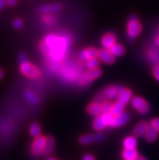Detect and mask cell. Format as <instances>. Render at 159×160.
Returning a JSON list of instances; mask_svg holds the SVG:
<instances>
[{
  "label": "cell",
  "mask_w": 159,
  "mask_h": 160,
  "mask_svg": "<svg viewBox=\"0 0 159 160\" xmlns=\"http://www.w3.org/2000/svg\"><path fill=\"white\" fill-rule=\"evenodd\" d=\"M123 145L124 149H136L137 146V141L134 137L129 136L123 140Z\"/></svg>",
  "instance_id": "44dd1931"
},
{
  "label": "cell",
  "mask_w": 159,
  "mask_h": 160,
  "mask_svg": "<svg viewBox=\"0 0 159 160\" xmlns=\"http://www.w3.org/2000/svg\"><path fill=\"white\" fill-rule=\"evenodd\" d=\"M17 1H18V0H6L7 3L11 7L15 6L16 4V2H17Z\"/></svg>",
  "instance_id": "e575fe53"
},
{
  "label": "cell",
  "mask_w": 159,
  "mask_h": 160,
  "mask_svg": "<svg viewBox=\"0 0 159 160\" xmlns=\"http://www.w3.org/2000/svg\"><path fill=\"white\" fill-rule=\"evenodd\" d=\"M117 98H118V101L123 103L124 105H127V103H129L132 101V92L130 89L122 87Z\"/></svg>",
  "instance_id": "8fae6325"
},
{
  "label": "cell",
  "mask_w": 159,
  "mask_h": 160,
  "mask_svg": "<svg viewBox=\"0 0 159 160\" xmlns=\"http://www.w3.org/2000/svg\"><path fill=\"white\" fill-rule=\"evenodd\" d=\"M18 60L19 63H24L25 61H28V58H27V55L24 54V53H20L18 56Z\"/></svg>",
  "instance_id": "1f68e13d"
},
{
  "label": "cell",
  "mask_w": 159,
  "mask_h": 160,
  "mask_svg": "<svg viewBox=\"0 0 159 160\" xmlns=\"http://www.w3.org/2000/svg\"><path fill=\"white\" fill-rule=\"evenodd\" d=\"M102 75V70L100 68L94 69V70H89L87 72L84 73L83 75L80 76L78 81V85L81 86H85L92 81H95L99 78Z\"/></svg>",
  "instance_id": "277c9868"
},
{
  "label": "cell",
  "mask_w": 159,
  "mask_h": 160,
  "mask_svg": "<svg viewBox=\"0 0 159 160\" xmlns=\"http://www.w3.org/2000/svg\"><path fill=\"white\" fill-rule=\"evenodd\" d=\"M136 160H148L147 158H145V157L143 156H141V155H138V157L137 158V159Z\"/></svg>",
  "instance_id": "74e56055"
},
{
  "label": "cell",
  "mask_w": 159,
  "mask_h": 160,
  "mask_svg": "<svg viewBox=\"0 0 159 160\" xmlns=\"http://www.w3.org/2000/svg\"><path fill=\"white\" fill-rule=\"evenodd\" d=\"M121 86H118V85H111L109 87L106 88L102 93L100 94V98H105L107 99H114L118 98L119 93L121 89Z\"/></svg>",
  "instance_id": "52a82bcc"
},
{
  "label": "cell",
  "mask_w": 159,
  "mask_h": 160,
  "mask_svg": "<svg viewBox=\"0 0 159 160\" xmlns=\"http://www.w3.org/2000/svg\"><path fill=\"white\" fill-rule=\"evenodd\" d=\"M125 105L119 101L115 102L114 103H112V108H111V112L114 116H117L123 113L124 112Z\"/></svg>",
  "instance_id": "ac0fdd59"
},
{
  "label": "cell",
  "mask_w": 159,
  "mask_h": 160,
  "mask_svg": "<svg viewBox=\"0 0 159 160\" xmlns=\"http://www.w3.org/2000/svg\"><path fill=\"white\" fill-rule=\"evenodd\" d=\"M87 111L90 114L91 116H93L95 117L101 116L102 114V104H100L98 102H94L89 104L87 108Z\"/></svg>",
  "instance_id": "9a60e30c"
},
{
  "label": "cell",
  "mask_w": 159,
  "mask_h": 160,
  "mask_svg": "<svg viewBox=\"0 0 159 160\" xmlns=\"http://www.w3.org/2000/svg\"><path fill=\"white\" fill-rule=\"evenodd\" d=\"M149 127V124L146 121H141L139 124H137L133 130V134L137 138H141L145 136V132Z\"/></svg>",
  "instance_id": "5bb4252c"
},
{
  "label": "cell",
  "mask_w": 159,
  "mask_h": 160,
  "mask_svg": "<svg viewBox=\"0 0 159 160\" xmlns=\"http://www.w3.org/2000/svg\"><path fill=\"white\" fill-rule=\"evenodd\" d=\"M141 24L138 20L137 16L132 15L128 19L127 24V36L130 41L133 40L140 35L141 32Z\"/></svg>",
  "instance_id": "7a4b0ae2"
},
{
  "label": "cell",
  "mask_w": 159,
  "mask_h": 160,
  "mask_svg": "<svg viewBox=\"0 0 159 160\" xmlns=\"http://www.w3.org/2000/svg\"><path fill=\"white\" fill-rule=\"evenodd\" d=\"M132 105L134 108V109L141 115L147 114L150 109L147 101L140 96H136V97L132 98Z\"/></svg>",
  "instance_id": "5b68a950"
},
{
  "label": "cell",
  "mask_w": 159,
  "mask_h": 160,
  "mask_svg": "<svg viewBox=\"0 0 159 160\" xmlns=\"http://www.w3.org/2000/svg\"><path fill=\"white\" fill-rule=\"evenodd\" d=\"M129 120H130V115L127 112H123V113L119 115V116L114 117L112 126L114 128H120L122 126L127 124Z\"/></svg>",
  "instance_id": "30bf717a"
},
{
  "label": "cell",
  "mask_w": 159,
  "mask_h": 160,
  "mask_svg": "<svg viewBox=\"0 0 159 160\" xmlns=\"http://www.w3.org/2000/svg\"><path fill=\"white\" fill-rule=\"evenodd\" d=\"M102 120L105 123L106 126L109 127V126H112L113 121H114V117L115 116H113L111 113H102Z\"/></svg>",
  "instance_id": "4316f807"
},
{
  "label": "cell",
  "mask_w": 159,
  "mask_h": 160,
  "mask_svg": "<svg viewBox=\"0 0 159 160\" xmlns=\"http://www.w3.org/2000/svg\"><path fill=\"white\" fill-rule=\"evenodd\" d=\"M102 113H111L112 102L110 101H104L102 104Z\"/></svg>",
  "instance_id": "83f0119b"
},
{
  "label": "cell",
  "mask_w": 159,
  "mask_h": 160,
  "mask_svg": "<svg viewBox=\"0 0 159 160\" xmlns=\"http://www.w3.org/2000/svg\"><path fill=\"white\" fill-rule=\"evenodd\" d=\"M97 54H98V51L96 48H93V47H89V48L85 49L80 54V57L83 60L87 61L89 59H93V58H97Z\"/></svg>",
  "instance_id": "4fadbf2b"
},
{
  "label": "cell",
  "mask_w": 159,
  "mask_h": 160,
  "mask_svg": "<svg viewBox=\"0 0 159 160\" xmlns=\"http://www.w3.org/2000/svg\"><path fill=\"white\" fill-rule=\"evenodd\" d=\"M62 5L59 3H51V4H44L42 6H41L39 10L42 13L44 14H54L57 12H60L62 10Z\"/></svg>",
  "instance_id": "9c48e42d"
},
{
  "label": "cell",
  "mask_w": 159,
  "mask_h": 160,
  "mask_svg": "<svg viewBox=\"0 0 159 160\" xmlns=\"http://www.w3.org/2000/svg\"><path fill=\"white\" fill-rule=\"evenodd\" d=\"M97 58L100 61H102V63H106V64H112L115 61V57L113 55L112 53L110 51L109 49H102L98 51V54H97Z\"/></svg>",
  "instance_id": "ba28073f"
},
{
  "label": "cell",
  "mask_w": 159,
  "mask_h": 160,
  "mask_svg": "<svg viewBox=\"0 0 159 160\" xmlns=\"http://www.w3.org/2000/svg\"><path fill=\"white\" fill-rule=\"evenodd\" d=\"M154 42H155L156 46H157V47H159V35H158V36L156 37V38H155V41H154Z\"/></svg>",
  "instance_id": "8d00e7d4"
},
{
  "label": "cell",
  "mask_w": 159,
  "mask_h": 160,
  "mask_svg": "<svg viewBox=\"0 0 159 160\" xmlns=\"http://www.w3.org/2000/svg\"><path fill=\"white\" fill-rule=\"evenodd\" d=\"M109 50L115 57H120L124 55L125 53L124 47L121 44H118V43H115V45H113Z\"/></svg>",
  "instance_id": "ffe728a7"
},
{
  "label": "cell",
  "mask_w": 159,
  "mask_h": 160,
  "mask_svg": "<svg viewBox=\"0 0 159 160\" xmlns=\"http://www.w3.org/2000/svg\"><path fill=\"white\" fill-rule=\"evenodd\" d=\"M24 98H25V99L27 101L29 102L30 103L32 104H37L39 101L38 97L36 95V93H33L31 90H27V91H25V93H24Z\"/></svg>",
  "instance_id": "cb8c5ba5"
},
{
  "label": "cell",
  "mask_w": 159,
  "mask_h": 160,
  "mask_svg": "<svg viewBox=\"0 0 159 160\" xmlns=\"http://www.w3.org/2000/svg\"><path fill=\"white\" fill-rule=\"evenodd\" d=\"M23 25H24L23 21L21 20H20V19H16V20H15L13 21V26H14V28H17V29H20V28H22Z\"/></svg>",
  "instance_id": "f1b7e54d"
},
{
  "label": "cell",
  "mask_w": 159,
  "mask_h": 160,
  "mask_svg": "<svg viewBox=\"0 0 159 160\" xmlns=\"http://www.w3.org/2000/svg\"><path fill=\"white\" fill-rule=\"evenodd\" d=\"M82 160H96V158H95L92 154H87L83 156Z\"/></svg>",
  "instance_id": "836d02e7"
},
{
  "label": "cell",
  "mask_w": 159,
  "mask_h": 160,
  "mask_svg": "<svg viewBox=\"0 0 159 160\" xmlns=\"http://www.w3.org/2000/svg\"><path fill=\"white\" fill-rule=\"evenodd\" d=\"M153 76L155 77V79L157 80V81H159V65H156L154 68H153Z\"/></svg>",
  "instance_id": "d6a6232c"
},
{
  "label": "cell",
  "mask_w": 159,
  "mask_h": 160,
  "mask_svg": "<svg viewBox=\"0 0 159 160\" xmlns=\"http://www.w3.org/2000/svg\"><path fill=\"white\" fill-rule=\"evenodd\" d=\"M2 76H3V72H2V71L0 69V79H2Z\"/></svg>",
  "instance_id": "f35d334b"
},
{
  "label": "cell",
  "mask_w": 159,
  "mask_h": 160,
  "mask_svg": "<svg viewBox=\"0 0 159 160\" xmlns=\"http://www.w3.org/2000/svg\"><path fill=\"white\" fill-rule=\"evenodd\" d=\"M43 20H44L47 24H51V23H53V21H54V18H53L51 15L46 14V16H45L44 18H43Z\"/></svg>",
  "instance_id": "4dcf8cb0"
},
{
  "label": "cell",
  "mask_w": 159,
  "mask_h": 160,
  "mask_svg": "<svg viewBox=\"0 0 159 160\" xmlns=\"http://www.w3.org/2000/svg\"><path fill=\"white\" fill-rule=\"evenodd\" d=\"M47 138L43 136H39L34 139L31 146V154L33 156H38L41 154H42L43 149L46 144Z\"/></svg>",
  "instance_id": "8992f818"
},
{
  "label": "cell",
  "mask_w": 159,
  "mask_h": 160,
  "mask_svg": "<svg viewBox=\"0 0 159 160\" xmlns=\"http://www.w3.org/2000/svg\"><path fill=\"white\" fill-rule=\"evenodd\" d=\"M29 133L32 138H34L41 136V133H42L41 126L37 123H33L32 124H31V126L29 127Z\"/></svg>",
  "instance_id": "603a6c76"
},
{
  "label": "cell",
  "mask_w": 159,
  "mask_h": 160,
  "mask_svg": "<svg viewBox=\"0 0 159 160\" xmlns=\"http://www.w3.org/2000/svg\"><path fill=\"white\" fill-rule=\"evenodd\" d=\"M4 6H5V2H4V0H0V10H1L2 8H3Z\"/></svg>",
  "instance_id": "d590c367"
},
{
  "label": "cell",
  "mask_w": 159,
  "mask_h": 160,
  "mask_svg": "<svg viewBox=\"0 0 159 160\" xmlns=\"http://www.w3.org/2000/svg\"><path fill=\"white\" fill-rule=\"evenodd\" d=\"M150 125L157 130L159 132V118H154L150 122Z\"/></svg>",
  "instance_id": "f546056e"
},
{
  "label": "cell",
  "mask_w": 159,
  "mask_h": 160,
  "mask_svg": "<svg viewBox=\"0 0 159 160\" xmlns=\"http://www.w3.org/2000/svg\"><path fill=\"white\" fill-rule=\"evenodd\" d=\"M122 154L124 160H136L138 157V153L136 149H124Z\"/></svg>",
  "instance_id": "d6986e66"
},
{
  "label": "cell",
  "mask_w": 159,
  "mask_h": 160,
  "mask_svg": "<svg viewBox=\"0 0 159 160\" xmlns=\"http://www.w3.org/2000/svg\"><path fill=\"white\" fill-rule=\"evenodd\" d=\"M85 66H86L87 69H89V70H94V69L98 68L99 59H97V58L89 59V60L86 61Z\"/></svg>",
  "instance_id": "484cf974"
},
{
  "label": "cell",
  "mask_w": 159,
  "mask_h": 160,
  "mask_svg": "<svg viewBox=\"0 0 159 160\" xmlns=\"http://www.w3.org/2000/svg\"><path fill=\"white\" fill-rule=\"evenodd\" d=\"M116 43V36L112 32L106 33L102 38V45L105 49H110Z\"/></svg>",
  "instance_id": "7c38bea8"
},
{
  "label": "cell",
  "mask_w": 159,
  "mask_h": 160,
  "mask_svg": "<svg viewBox=\"0 0 159 160\" xmlns=\"http://www.w3.org/2000/svg\"><path fill=\"white\" fill-rule=\"evenodd\" d=\"M93 126L95 131H97V132H101V131H102L103 129H105L107 126H106L105 123H104V121H103L102 115L101 116H97V117L95 118L94 121H93Z\"/></svg>",
  "instance_id": "7402d4cb"
},
{
  "label": "cell",
  "mask_w": 159,
  "mask_h": 160,
  "mask_svg": "<svg viewBox=\"0 0 159 160\" xmlns=\"http://www.w3.org/2000/svg\"><path fill=\"white\" fill-rule=\"evenodd\" d=\"M71 47V39L67 35L50 33L45 37L41 50L52 62L58 63L67 55Z\"/></svg>",
  "instance_id": "6da1fadb"
},
{
  "label": "cell",
  "mask_w": 159,
  "mask_h": 160,
  "mask_svg": "<svg viewBox=\"0 0 159 160\" xmlns=\"http://www.w3.org/2000/svg\"><path fill=\"white\" fill-rule=\"evenodd\" d=\"M47 160H57V159H56V158H52V157H51V158H47Z\"/></svg>",
  "instance_id": "ab89813d"
},
{
  "label": "cell",
  "mask_w": 159,
  "mask_h": 160,
  "mask_svg": "<svg viewBox=\"0 0 159 160\" xmlns=\"http://www.w3.org/2000/svg\"><path fill=\"white\" fill-rule=\"evenodd\" d=\"M158 32H159V27H158Z\"/></svg>",
  "instance_id": "60d3db41"
},
{
  "label": "cell",
  "mask_w": 159,
  "mask_h": 160,
  "mask_svg": "<svg viewBox=\"0 0 159 160\" xmlns=\"http://www.w3.org/2000/svg\"><path fill=\"white\" fill-rule=\"evenodd\" d=\"M157 135H158V131H157L156 128H154L153 127H152V126L150 125L149 128H148L146 132H145V138L147 142H155V140L157 139Z\"/></svg>",
  "instance_id": "e0dca14e"
},
{
  "label": "cell",
  "mask_w": 159,
  "mask_h": 160,
  "mask_svg": "<svg viewBox=\"0 0 159 160\" xmlns=\"http://www.w3.org/2000/svg\"><path fill=\"white\" fill-rule=\"evenodd\" d=\"M54 140L52 137H47L46 140V144H45L44 149H43L42 154L44 155H48L51 154L54 151Z\"/></svg>",
  "instance_id": "2e32d148"
},
{
  "label": "cell",
  "mask_w": 159,
  "mask_h": 160,
  "mask_svg": "<svg viewBox=\"0 0 159 160\" xmlns=\"http://www.w3.org/2000/svg\"><path fill=\"white\" fill-rule=\"evenodd\" d=\"M20 72L24 74L25 77L31 78V79H36L38 78L40 76V71L35 65L30 63L28 61H25L24 63H20Z\"/></svg>",
  "instance_id": "3957f363"
},
{
  "label": "cell",
  "mask_w": 159,
  "mask_h": 160,
  "mask_svg": "<svg viewBox=\"0 0 159 160\" xmlns=\"http://www.w3.org/2000/svg\"><path fill=\"white\" fill-rule=\"evenodd\" d=\"M80 143L82 145H89L93 142H95V138H94V134H87V135H84L81 136L79 139Z\"/></svg>",
  "instance_id": "d4e9b609"
}]
</instances>
